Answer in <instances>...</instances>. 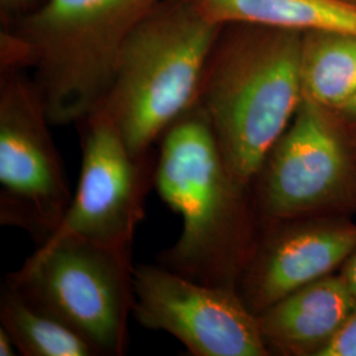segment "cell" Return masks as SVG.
<instances>
[{
  "label": "cell",
  "instance_id": "1",
  "mask_svg": "<svg viewBox=\"0 0 356 356\" xmlns=\"http://www.w3.org/2000/svg\"><path fill=\"white\" fill-rule=\"evenodd\" d=\"M153 186L182 229L159 263L191 280L238 289L252 251L248 194L229 173L210 122L193 106L160 139Z\"/></svg>",
  "mask_w": 356,
  "mask_h": 356
},
{
  "label": "cell",
  "instance_id": "2",
  "mask_svg": "<svg viewBox=\"0 0 356 356\" xmlns=\"http://www.w3.org/2000/svg\"><path fill=\"white\" fill-rule=\"evenodd\" d=\"M302 32L225 24L206 64L195 106L210 122L229 173L244 188L302 101Z\"/></svg>",
  "mask_w": 356,
  "mask_h": 356
},
{
  "label": "cell",
  "instance_id": "3",
  "mask_svg": "<svg viewBox=\"0 0 356 356\" xmlns=\"http://www.w3.org/2000/svg\"><path fill=\"white\" fill-rule=\"evenodd\" d=\"M160 1L45 0L3 38V69L33 67L51 124L81 123L102 106L126 41Z\"/></svg>",
  "mask_w": 356,
  "mask_h": 356
},
{
  "label": "cell",
  "instance_id": "4",
  "mask_svg": "<svg viewBox=\"0 0 356 356\" xmlns=\"http://www.w3.org/2000/svg\"><path fill=\"white\" fill-rule=\"evenodd\" d=\"M222 28L193 0H161L135 26L99 107L135 156L194 106Z\"/></svg>",
  "mask_w": 356,
  "mask_h": 356
},
{
  "label": "cell",
  "instance_id": "5",
  "mask_svg": "<svg viewBox=\"0 0 356 356\" xmlns=\"http://www.w3.org/2000/svg\"><path fill=\"white\" fill-rule=\"evenodd\" d=\"M134 263L79 238L38 245L6 282L78 332L98 356H122L134 306Z\"/></svg>",
  "mask_w": 356,
  "mask_h": 356
},
{
  "label": "cell",
  "instance_id": "6",
  "mask_svg": "<svg viewBox=\"0 0 356 356\" xmlns=\"http://www.w3.org/2000/svg\"><path fill=\"white\" fill-rule=\"evenodd\" d=\"M252 186L254 211L264 225L356 214V152L343 119L302 98Z\"/></svg>",
  "mask_w": 356,
  "mask_h": 356
},
{
  "label": "cell",
  "instance_id": "7",
  "mask_svg": "<svg viewBox=\"0 0 356 356\" xmlns=\"http://www.w3.org/2000/svg\"><path fill=\"white\" fill-rule=\"evenodd\" d=\"M33 81L3 69L0 89V223L41 245L72 202L64 165Z\"/></svg>",
  "mask_w": 356,
  "mask_h": 356
},
{
  "label": "cell",
  "instance_id": "8",
  "mask_svg": "<svg viewBox=\"0 0 356 356\" xmlns=\"http://www.w3.org/2000/svg\"><path fill=\"white\" fill-rule=\"evenodd\" d=\"M81 123V177L63 222L47 242L79 238L132 259L157 152L135 156L102 108Z\"/></svg>",
  "mask_w": 356,
  "mask_h": 356
},
{
  "label": "cell",
  "instance_id": "9",
  "mask_svg": "<svg viewBox=\"0 0 356 356\" xmlns=\"http://www.w3.org/2000/svg\"><path fill=\"white\" fill-rule=\"evenodd\" d=\"M132 316L193 356H268L259 319L238 289L191 280L163 264L134 267Z\"/></svg>",
  "mask_w": 356,
  "mask_h": 356
},
{
  "label": "cell",
  "instance_id": "10",
  "mask_svg": "<svg viewBox=\"0 0 356 356\" xmlns=\"http://www.w3.org/2000/svg\"><path fill=\"white\" fill-rule=\"evenodd\" d=\"M355 247L356 222L351 216L267 223L243 268L238 292L257 316L294 291L339 272Z\"/></svg>",
  "mask_w": 356,
  "mask_h": 356
},
{
  "label": "cell",
  "instance_id": "11",
  "mask_svg": "<svg viewBox=\"0 0 356 356\" xmlns=\"http://www.w3.org/2000/svg\"><path fill=\"white\" fill-rule=\"evenodd\" d=\"M356 313L339 272L310 282L257 314L270 355L323 356Z\"/></svg>",
  "mask_w": 356,
  "mask_h": 356
},
{
  "label": "cell",
  "instance_id": "12",
  "mask_svg": "<svg viewBox=\"0 0 356 356\" xmlns=\"http://www.w3.org/2000/svg\"><path fill=\"white\" fill-rule=\"evenodd\" d=\"M218 24L245 23L307 32L342 31L356 35V7L337 0H193Z\"/></svg>",
  "mask_w": 356,
  "mask_h": 356
},
{
  "label": "cell",
  "instance_id": "13",
  "mask_svg": "<svg viewBox=\"0 0 356 356\" xmlns=\"http://www.w3.org/2000/svg\"><path fill=\"white\" fill-rule=\"evenodd\" d=\"M302 98L337 111L356 94V35L316 29L302 32Z\"/></svg>",
  "mask_w": 356,
  "mask_h": 356
},
{
  "label": "cell",
  "instance_id": "14",
  "mask_svg": "<svg viewBox=\"0 0 356 356\" xmlns=\"http://www.w3.org/2000/svg\"><path fill=\"white\" fill-rule=\"evenodd\" d=\"M0 325L23 356H98L94 347L61 321L28 304L7 282L0 294Z\"/></svg>",
  "mask_w": 356,
  "mask_h": 356
},
{
  "label": "cell",
  "instance_id": "15",
  "mask_svg": "<svg viewBox=\"0 0 356 356\" xmlns=\"http://www.w3.org/2000/svg\"><path fill=\"white\" fill-rule=\"evenodd\" d=\"M323 356H356V313L331 342Z\"/></svg>",
  "mask_w": 356,
  "mask_h": 356
},
{
  "label": "cell",
  "instance_id": "16",
  "mask_svg": "<svg viewBox=\"0 0 356 356\" xmlns=\"http://www.w3.org/2000/svg\"><path fill=\"white\" fill-rule=\"evenodd\" d=\"M339 273L356 298V247L339 269Z\"/></svg>",
  "mask_w": 356,
  "mask_h": 356
},
{
  "label": "cell",
  "instance_id": "17",
  "mask_svg": "<svg viewBox=\"0 0 356 356\" xmlns=\"http://www.w3.org/2000/svg\"><path fill=\"white\" fill-rule=\"evenodd\" d=\"M19 354L17 347L13 342L8 331L0 326V356H15Z\"/></svg>",
  "mask_w": 356,
  "mask_h": 356
},
{
  "label": "cell",
  "instance_id": "18",
  "mask_svg": "<svg viewBox=\"0 0 356 356\" xmlns=\"http://www.w3.org/2000/svg\"><path fill=\"white\" fill-rule=\"evenodd\" d=\"M346 122H356V94L335 111Z\"/></svg>",
  "mask_w": 356,
  "mask_h": 356
},
{
  "label": "cell",
  "instance_id": "19",
  "mask_svg": "<svg viewBox=\"0 0 356 356\" xmlns=\"http://www.w3.org/2000/svg\"><path fill=\"white\" fill-rule=\"evenodd\" d=\"M344 124H346V129H347L350 141H351V144H353V147H354L356 152V122H346L344 120Z\"/></svg>",
  "mask_w": 356,
  "mask_h": 356
},
{
  "label": "cell",
  "instance_id": "20",
  "mask_svg": "<svg viewBox=\"0 0 356 356\" xmlns=\"http://www.w3.org/2000/svg\"><path fill=\"white\" fill-rule=\"evenodd\" d=\"M31 1L33 0H1V3L7 7H20V6H26Z\"/></svg>",
  "mask_w": 356,
  "mask_h": 356
},
{
  "label": "cell",
  "instance_id": "21",
  "mask_svg": "<svg viewBox=\"0 0 356 356\" xmlns=\"http://www.w3.org/2000/svg\"><path fill=\"white\" fill-rule=\"evenodd\" d=\"M337 1H341V3H343V4H348V6L356 7V0H337Z\"/></svg>",
  "mask_w": 356,
  "mask_h": 356
}]
</instances>
